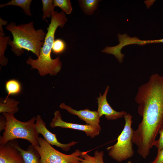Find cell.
I'll return each mask as SVG.
<instances>
[{
  "mask_svg": "<svg viewBox=\"0 0 163 163\" xmlns=\"http://www.w3.org/2000/svg\"><path fill=\"white\" fill-rule=\"evenodd\" d=\"M13 36L8 45L11 46L12 51L18 56L22 55L24 50L30 51L38 57L43 46L46 33L41 29L36 30L33 21L27 24L17 25L11 22L5 27Z\"/></svg>",
  "mask_w": 163,
  "mask_h": 163,
  "instance_id": "3957f363",
  "label": "cell"
},
{
  "mask_svg": "<svg viewBox=\"0 0 163 163\" xmlns=\"http://www.w3.org/2000/svg\"><path fill=\"white\" fill-rule=\"evenodd\" d=\"M123 117L125 121L124 126L118 137L117 142L107 148L108 155L118 162H121L131 158L134 154L132 142L134 131L132 127V116L127 113Z\"/></svg>",
  "mask_w": 163,
  "mask_h": 163,
  "instance_id": "5b68a950",
  "label": "cell"
},
{
  "mask_svg": "<svg viewBox=\"0 0 163 163\" xmlns=\"http://www.w3.org/2000/svg\"><path fill=\"white\" fill-rule=\"evenodd\" d=\"M67 21L64 12L62 11L59 13L54 11L51 16L50 23L47 28V32L39 56L37 59H32L30 57L26 61V63L31 66L32 69L38 70L41 76L48 74L56 75L61 69L62 63L59 57L53 59L51 53L57 29L59 27H63Z\"/></svg>",
  "mask_w": 163,
  "mask_h": 163,
  "instance_id": "7a4b0ae2",
  "label": "cell"
},
{
  "mask_svg": "<svg viewBox=\"0 0 163 163\" xmlns=\"http://www.w3.org/2000/svg\"><path fill=\"white\" fill-rule=\"evenodd\" d=\"M110 86H107L103 95L100 93L99 97L97 98L98 103L97 112L100 118L104 115L108 120H114L122 117L127 113L125 111H117L113 110L107 102V96Z\"/></svg>",
  "mask_w": 163,
  "mask_h": 163,
  "instance_id": "9c48e42d",
  "label": "cell"
},
{
  "mask_svg": "<svg viewBox=\"0 0 163 163\" xmlns=\"http://www.w3.org/2000/svg\"><path fill=\"white\" fill-rule=\"evenodd\" d=\"M135 100L142 120L134 135L142 141L154 142L163 123V75L152 74L147 82L139 87Z\"/></svg>",
  "mask_w": 163,
  "mask_h": 163,
  "instance_id": "6da1fadb",
  "label": "cell"
},
{
  "mask_svg": "<svg viewBox=\"0 0 163 163\" xmlns=\"http://www.w3.org/2000/svg\"><path fill=\"white\" fill-rule=\"evenodd\" d=\"M49 126L51 128L59 127L82 131L91 138L98 136L101 130L96 126L88 124L82 125L65 122L62 120L59 110H56L54 112V117L50 123Z\"/></svg>",
  "mask_w": 163,
  "mask_h": 163,
  "instance_id": "52a82bcc",
  "label": "cell"
},
{
  "mask_svg": "<svg viewBox=\"0 0 163 163\" xmlns=\"http://www.w3.org/2000/svg\"><path fill=\"white\" fill-rule=\"evenodd\" d=\"M8 22L6 21H5L0 18V37L5 36V34L4 32L3 29V25H5L7 24Z\"/></svg>",
  "mask_w": 163,
  "mask_h": 163,
  "instance_id": "d4e9b609",
  "label": "cell"
},
{
  "mask_svg": "<svg viewBox=\"0 0 163 163\" xmlns=\"http://www.w3.org/2000/svg\"><path fill=\"white\" fill-rule=\"evenodd\" d=\"M32 0H12L6 3L0 4V8L8 5H13L21 8L27 15L30 16L32 14L30 6Z\"/></svg>",
  "mask_w": 163,
  "mask_h": 163,
  "instance_id": "e0dca14e",
  "label": "cell"
},
{
  "mask_svg": "<svg viewBox=\"0 0 163 163\" xmlns=\"http://www.w3.org/2000/svg\"><path fill=\"white\" fill-rule=\"evenodd\" d=\"M66 48V44L62 40L57 39L53 42L52 50L56 54H60L64 51Z\"/></svg>",
  "mask_w": 163,
  "mask_h": 163,
  "instance_id": "44dd1931",
  "label": "cell"
},
{
  "mask_svg": "<svg viewBox=\"0 0 163 163\" xmlns=\"http://www.w3.org/2000/svg\"><path fill=\"white\" fill-rule=\"evenodd\" d=\"M0 163H24L13 140L4 145H0Z\"/></svg>",
  "mask_w": 163,
  "mask_h": 163,
  "instance_id": "8fae6325",
  "label": "cell"
},
{
  "mask_svg": "<svg viewBox=\"0 0 163 163\" xmlns=\"http://www.w3.org/2000/svg\"><path fill=\"white\" fill-rule=\"evenodd\" d=\"M104 154L103 151L96 150L93 156L88 154L87 152H83L80 156V163H105L104 161Z\"/></svg>",
  "mask_w": 163,
  "mask_h": 163,
  "instance_id": "5bb4252c",
  "label": "cell"
},
{
  "mask_svg": "<svg viewBox=\"0 0 163 163\" xmlns=\"http://www.w3.org/2000/svg\"><path fill=\"white\" fill-rule=\"evenodd\" d=\"M38 142L39 145L34 147L40 154L41 163H80L82 152L79 149L67 155L56 150L41 137Z\"/></svg>",
  "mask_w": 163,
  "mask_h": 163,
  "instance_id": "8992f818",
  "label": "cell"
},
{
  "mask_svg": "<svg viewBox=\"0 0 163 163\" xmlns=\"http://www.w3.org/2000/svg\"><path fill=\"white\" fill-rule=\"evenodd\" d=\"M127 163H132L131 161H129Z\"/></svg>",
  "mask_w": 163,
  "mask_h": 163,
  "instance_id": "484cf974",
  "label": "cell"
},
{
  "mask_svg": "<svg viewBox=\"0 0 163 163\" xmlns=\"http://www.w3.org/2000/svg\"><path fill=\"white\" fill-rule=\"evenodd\" d=\"M15 147L19 151L24 163H41L40 156L34 146L30 145L24 150L19 145L15 139L13 140Z\"/></svg>",
  "mask_w": 163,
  "mask_h": 163,
  "instance_id": "7c38bea8",
  "label": "cell"
},
{
  "mask_svg": "<svg viewBox=\"0 0 163 163\" xmlns=\"http://www.w3.org/2000/svg\"><path fill=\"white\" fill-rule=\"evenodd\" d=\"M2 115L6 117L7 123L0 137V145L17 139L26 140L34 146L39 145V134L35 126L36 117H33L24 122L17 119L12 113H5Z\"/></svg>",
  "mask_w": 163,
  "mask_h": 163,
  "instance_id": "277c9868",
  "label": "cell"
},
{
  "mask_svg": "<svg viewBox=\"0 0 163 163\" xmlns=\"http://www.w3.org/2000/svg\"><path fill=\"white\" fill-rule=\"evenodd\" d=\"M42 11L43 15L42 19L43 20L46 18L51 17L54 11L55 7L53 4V0H42Z\"/></svg>",
  "mask_w": 163,
  "mask_h": 163,
  "instance_id": "d6986e66",
  "label": "cell"
},
{
  "mask_svg": "<svg viewBox=\"0 0 163 163\" xmlns=\"http://www.w3.org/2000/svg\"><path fill=\"white\" fill-rule=\"evenodd\" d=\"M35 126L39 134L43 136L44 140L51 145H54L60 148L63 151H69L72 146H73L78 142L72 141L67 144H63L58 141L56 135L50 132L47 128L45 123L40 115L36 117Z\"/></svg>",
  "mask_w": 163,
  "mask_h": 163,
  "instance_id": "ba28073f",
  "label": "cell"
},
{
  "mask_svg": "<svg viewBox=\"0 0 163 163\" xmlns=\"http://www.w3.org/2000/svg\"><path fill=\"white\" fill-rule=\"evenodd\" d=\"M5 89L8 94L5 99H7L10 95H17L22 90V86L18 80L14 79H9L5 82Z\"/></svg>",
  "mask_w": 163,
  "mask_h": 163,
  "instance_id": "2e32d148",
  "label": "cell"
},
{
  "mask_svg": "<svg viewBox=\"0 0 163 163\" xmlns=\"http://www.w3.org/2000/svg\"><path fill=\"white\" fill-rule=\"evenodd\" d=\"M149 163H163V148L158 152L157 156L154 161Z\"/></svg>",
  "mask_w": 163,
  "mask_h": 163,
  "instance_id": "603a6c76",
  "label": "cell"
},
{
  "mask_svg": "<svg viewBox=\"0 0 163 163\" xmlns=\"http://www.w3.org/2000/svg\"><path fill=\"white\" fill-rule=\"evenodd\" d=\"M160 136L158 140H156L154 144L158 149V152L163 148V123L161 125L158 131Z\"/></svg>",
  "mask_w": 163,
  "mask_h": 163,
  "instance_id": "7402d4cb",
  "label": "cell"
},
{
  "mask_svg": "<svg viewBox=\"0 0 163 163\" xmlns=\"http://www.w3.org/2000/svg\"><path fill=\"white\" fill-rule=\"evenodd\" d=\"M19 102L13 98L8 97L3 99L1 98L0 100V113L14 114L17 113L19 109L18 105Z\"/></svg>",
  "mask_w": 163,
  "mask_h": 163,
  "instance_id": "4fadbf2b",
  "label": "cell"
},
{
  "mask_svg": "<svg viewBox=\"0 0 163 163\" xmlns=\"http://www.w3.org/2000/svg\"><path fill=\"white\" fill-rule=\"evenodd\" d=\"M100 0H78L81 10L85 14L91 15L97 9Z\"/></svg>",
  "mask_w": 163,
  "mask_h": 163,
  "instance_id": "9a60e30c",
  "label": "cell"
},
{
  "mask_svg": "<svg viewBox=\"0 0 163 163\" xmlns=\"http://www.w3.org/2000/svg\"><path fill=\"white\" fill-rule=\"evenodd\" d=\"M53 4L55 7L60 8L62 11L67 14L71 13L72 8L70 0H53Z\"/></svg>",
  "mask_w": 163,
  "mask_h": 163,
  "instance_id": "ffe728a7",
  "label": "cell"
},
{
  "mask_svg": "<svg viewBox=\"0 0 163 163\" xmlns=\"http://www.w3.org/2000/svg\"><path fill=\"white\" fill-rule=\"evenodd\" d=\"M62 109L67 110L70 113L77 116L87 124L101 129L99 124L100 118L97 111H92L88 109L77 110L62 103L59 105Z\"/></svg>",
  "mask_w": 163,
  "mask_h": 163,
  "instance_id": "30bf717a",
  "label": "cell"
},
{
  "mask_svg": "<svg viewBox=\"0 0 163 163\" xmlns=\"http://www.w3.org/2000/svg\"><path fill=\"white\" fill-rule=\"evenodd\" d=\"M7 123L6 117L3 115L0 116V132L4 131L6 128Z\"/></svg>",
  "mask_w": 163,
  "mask_h": 163,
  "instance_id": "cb8c5ba5",
  "label": "cell"
},
{
  "mask_svg": "<svg viewBox=\"0 0 163 163\" xmlns=\"http://www.w3.org/2000/svg\"><path fill=\"white\" fill-rule=\"evenodd\" d=\"M10 39L9 36L0 37V64L2 66H6L8 62V59L4 56V53Z\"/></svg>",
  "mask_w": 163,
  "mask_h": 163,
  "instance_id": "ac0fdd59",
  "label": "cell"
}]
</instances>
